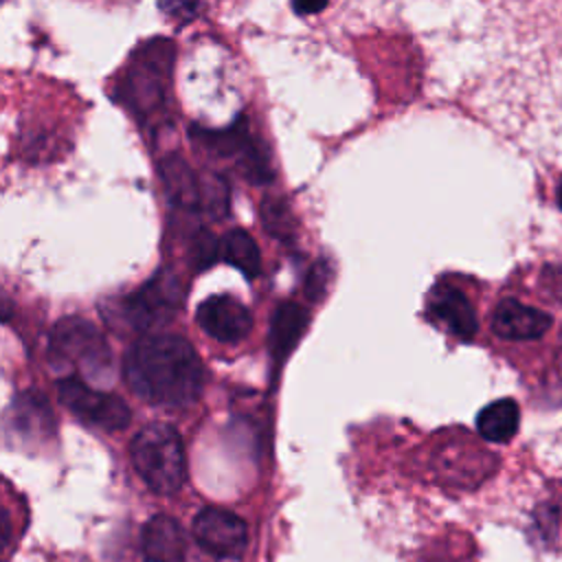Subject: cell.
Returning a JSON list of instances; mask_svg holds the SVG:
<instances>
[{"instance_id":"obj_1","label":"cell","mask_w":562,"mask_h":562,"mask_svg":"<svg viewBox=\"0 0 562 562\" xmlns=\"http://www.w3.org/2000/svg\"><path fill=\"white\" fill-rule=\"evenodd\" d=\"M130 391L154 406H189L204 386V367L191 342L178 334L140 336L123 360Z\"/></svg>"},{"instance_id":"obj_2","label":"cell","mask_w":562,"mask_h":562,"mask_svg":"<svg viewBox=\"0 0 562 562\" xmlns=\"http://www.w3.org/2000/svg\"><path fill=\"white\" fill-rule=\"evenodd\" d=\"M132 463L145 485L158 494H173L184 481V448L176 428L151 422L143 426L130 446Z\"/></svg>"},{"instance_id":"obj_3","label":"cell","mask_w":562,"mask_h":562,"mask_svg":"<svg viewBox=\"0 0 562 562\" xmlns=\"http://www.w3.org/2000/svg\"><path fill=\"white\" fill-rule=\"evenodd\" d=\"M50 364L57 369H77L88 380H103L110 373V347L103 334L86 318L68 316L61 318L48 342Z\"/></svg>"},{"instance_id":"obj_4","label":"cell","mask_w":562,"mask_h":562,"mask_svg":"<svg viewBox=\"0 0 562 562\" xmlns=\"http://www.w3.org/2000/svg\"><path fill=\"white\" fill-rule=\"evenodd\" d=\"M57 397L79 419L103 430H121L132 417L127 404L119 395L97 391L77 375H66L57 382Z\"/></svg>"},{"instance_id":"obj_5","label":"cell","mask_w":562,"mask_h":562,"mask_svg":"<svg viewBox=\"0 0 562 562\" xmlns=\"http://www.w3.org/2000/svg\"><path fill=\"white\" fill-rule=\"evenodd\" d=\"M180 299L182 292L178 279L169 272H158L145 285L123 299L121 312L132 329L151 331L176 314Z\"/></svg>"},{"instance_id":"obj_6","label":"cell","mask_w":562,"mask_h":562,"mask_svg":"<svg viewBox=\"0 0 562 562\" xmlns=\"http://www.w3.org/2000/svg\"><path fill=\"white\" fill-rule=\"evenodd\" d=\"M191 140H198L200 145L213 149L220 156L235 158L239 171L248 180H252L257 184L268 182L272 178L266 151L248 134V125H244V121H237L228 130H200V127H191Z\"/></svg>"},{"instance_id":"obj_7","label":"cell","mask_w":562,"mask_h":562,"mask_svg":"<svg viewBox=\"0 0 562 562\" xmlns=\"http://www.w3.org/2000/svg\"><path fill=\"white\" fill-rule=\"evenodd\" d=\"M193 538L215 558H241L248 547V527L233 512L206 507L193 518Z\"/></svg>"},{"instance_id":"obj_8","label":"cell","mask_w":562,"mask_h":562,"mask_svg":"<svg viewBox=\"0 0 562 562\" xmlns=\"http://www.w3.org/2000/svg\"><path fill=\"white\" fill-rule=\"evenodd\" d=\"M200 329L217 342L235 345L252 329L250 310L231 294H213L204 299L195 312Z\"/></svg>"},{"instance_id":"obj_9","label":"cell","mask_w":562,"mask_h":562,"mask_svg":"<svg viewBox=\"0 0 562 562\" xmlns=\"http://www.w3.org/2000/svg\"><path fill=\"white\" fill-rule=\"evenodd\" d=\"M165 44L167 42H160V46H156L154 55H149L151 53L149 48L143 50L140 59L127 72L125 94L134 103L136 110L156 108L162 99V83L169 75V59H171V53L160 57L162 50L169 48Z\"/></svg>"},{"instance_id":"obj_10","label":"cell","mask_w":562,"mask_h":562,"mask_svg":"<svg viewBox=\"0 0 562 562\" xmlns=\"http://www.w3.org/2000/svg\"><path fill=\"white\" fill-rule=\"evenodd\" d=\"M551 327V316L542 310L505 299L492 314V331L505 340H533Z\"/></svg>"},{"instance_id":"obj_11","label":"cell","mask_w":562,"mask_h":562,"mask_svg":"<svg viewBox=\"0 0 562 562\" xmlns=\"http://www.w3.org/2000/svg\"><path fill=\"white\" fill-rule=\"evenodd\" d=\"M428 314L459 340H472L476 334V314L457 288L437 285L428 296Z\"/></svg>"},{"instance_id":"obj_12","label":"cell","mask_w":562,"mask_h":562,"mask_svg":"<svg viewBox=\"0 0 562 562\" xmlns=\"http://www.w3.org/2000/svg\"><path fill=\"white\" fill-rule=\"evenodd\" d=\"M307 325L310 312L299 303L285 301L274 310L268 331V351L277 364H283V360L294 351Z\"/></svg>"},{"instance_id":"obj_13","label":"cell","mask_w":562,"mask_h":562,"mask_svg":"<svg viewBox=\"0 0 562 562\" xmlns=\"http://www.w3.org/2000/svg\"><path fill=\"white\" fill-rule=\"evenodd\" d=\"M143 555L149 562H182L187 551V538L178 520L171 516H154L143 527L140 536Z\"/></svg>"},{"instance_id":"obj_14","label":"cell","mask_w":562,"mask_h":562,"mask_svg":"<svg viewBox=\"0 0 562 562\" xmlns=\"http://www.w3.org/2000/svg\"><path fill=\"white\" fill-rule=\"evenodd\" d=\"M158 173L165 184L167 198L176 206L187 209V211L202 206V182L195 178L193 169L189 167V162L184 158H180L178 154L162 158Z\"/></svg>"},{"instance_id":"obj_15","label":"cell","mask_w":562,"mask_h":562,"mask_svg":"<svg viewBox=\"0 0 562 562\" xmlns=\"http://www.w3.org/2000/svg\"><path fill=\"white\" fill-rule=\"evenodd\" d=\"M518 419H520L518 404L509 397H503L479 411L476 430L487 441L505 443L516 435Z\"/></svg>"},{"instance_id":"obj_16","label":"cell","mask_w":562,"mask_h":562,"mask_svg":"<svg viewBox=\"0 0 562 562\" xmlns=\"http://www.w3.org/2000/svg\"><path fill=\"white\" fill-rule=\"evenodd\" d=\"M11 411H13L11 422L15 432L29 435V437H44L50 432L53 415H50L48 402L40 393H33V391L20 393L13 400Z\"/></svg>"},{"instance_id":"obj_17","label":"cell","mask_w":562,"mask_h":562,"mask_svg":"<svg viewBox=\"0 0 562 562\" xmlns=\"http://www.w3.org/2000/svg\"><path fill=\"white\" fill-rule=\"evenodd\" d=\"M220 255L248 279H255L261 272L259 246L244 228H233L222 237Z\"/></svg>"},{"instance_id":"obj_18","label":"cell","mask_w":562,"mask_h":562,"mask_svg":"<svg viewBox=\"0 0 562 562\" xmlns=\"http://www.w3.org/2000/svg\"><path fill=\"white\" fill-rule=\"evenodd\" d=\"M263 228L277 239H290L294 235V217L281 200H266L261 204Z\"/></svg>"},{"instance_id":"obj_19","label":"cell","mask_w":562,"mask_h":562,"mask_svg":"<svg viewBox=\"0 0 562 562\" xmlns=\"http://www.w3.org/2000/svg\"><path fill=\"white\" fill-rule=\"evenodd\" d=\"M202 209L215 217H224L228 211V187L220 176H211L202 182Z\"/></svg>"},{"instance_id":"obj_20","label":"cell","mask_w":562,"mask_h":562,"mask_svg":"<svg viewBox=\"0 0 562 562\" xmlns=\"http://www.w3.org/2000/svg\"><path fill=\"white\" fill-rule=\"evenodd\" d=\"M158 4L169 18L178 22H189L198 15L200 9V0H158Z\"/></svg>"},{"instance_id":"obj_21","label":"cell","mask_w":562,"mask_h":562,"mask_svg":"<svg viewBox=\"0 0 562 562\" xmlns=\"http://www.w3.org/2000/svg\"><path fill=\"white\" fill-rule=\"evenodd\" d=\"M329 277H331V268H329L325 261H318V263L310 270L307 281H305V292H307V296L318 299V296L325 292Z\"/></svg>"},{"instance_id":"obj_22","label":"cell","mask_w":562,"mask_h":562,"mask_svg":"<svg viewBox=\"0 0 562 562\" xmlns=\"http://www.w3.org/2000/svg\"><path fill=\"white\" fill-rule=\"evenodd\" d=\"M327 2L329 0H292V9L299 15H314V13H321L327 7Z\"/></svg>"},{"instance_id":"obj_23","label":"cell","mask_w":562,"mask_h":562,"mask_svg":"<svg viewBox=\"0 0 562 562\" xmlns=\"http://www.w3.org/2000/svg\"><path fill=\"white\" fill-rule=\"evenodd\" d=\"M555 200H558V206L562 209V178L558 182V189H555Z\"/></svg>"}]
</instances>
